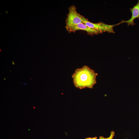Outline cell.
Here are the masks:
<instances>
[{"label": "cell", "instance_id": "5", "mask_svg": "<svg viewBox=\"0 0 139 139\" xmlns=\"http://www.w3.org/2000/svg\"><path fill=\"white\" fill-rule=\"evenodd\" d=\"M130 10L132 13V16L130 19L128 20L125 21L122 20L121 23H127L128 26L131 25L133 26L135 24L134 21L135 19H139V0H138L137 4L133 6L132 8H130Z\"/></svg>", "mask_w": 139, "mask_h": 139}, {"label": "cell", "instance_id": "1", "mask_svg": "<svg viewBox=\"0 0 139 139\" xmlns=\"http://www.w3.org/2000/svg\"><path fill=\"white\" fill-rule=\"evenodd\" d=\"M98 74L85 65L82 68L76 69L72 76L75 86L80 89L86 88L92 89L97 83Z\"/></svg>", "mask_w": 139, "mask_h": 139}, {"label": "cell", "instance_id": "7", "mask_svg": "<svg viewBox=\"0 0 139 139\" xmlns=\"http://www.w3.org/2000/svg\"><path fill=\"white\" fill-rule=\"evenodd\" d=\"M12 64H13V65H14L15 64L14 63V62L12 61Z\"/></svg>", "mask_w": 139, "mask_h": 139}, {"label": "cell", "instance_id": "2", "mask_svg": "<svg viewBox=\"0 0 139 139\" xmlns=\"http://www.w3.org/2000/svg\"><path fill=\"white\" fill-rule=\"evenodd\" d=\"M76 6L72 5L68 8L69 12L66 20L65 28L66 30L79 24L83 23L82 15L77 11Z\"/></svg>", "mask_w": 139, "mask_h": 139}, {"label": "cell", "instance_id": "8", "mask_svg": "<svg viewBox=\"0 0 139 139\" xmlns=\"http://www.w3.org/2000/svg\"><path fill=\"white\" fill-rule=\"evenodd\" d=\"M4 80H6V79L5 78H4Z\"/></svg>", "mask_w": 139, "mask_h": 139}, {"label": "cell", "instance_id": "3", "mask_svg": "<svg viewBox=\"0 0 139 139\" xmlns=\"http://www.w3.org/2000/svg\"><path fill=\"white\" fill-rule=\"evenodd\" d=\"M82 19L83 23L89 27L94 29L99 30L102 32L106 31L109 33H115L113 30L114 27L120 24L121 23L113 25L106 24L102 22L98 23H93L89 21L88 19L82 15Z\"/></svg>", "mask_w": 139, "mask_h": 139}, {"label": "cell", "instance_id": "6", "mask_svg": "<svg viewBox=\"0 0 139 139\" xmlns=\"http://www.w3.org/2000/svg\"><path fill=\"white\" fill-rule=\"evenodd\" d=\"M114 134H111V135L109 137L107 138H104L103 137H101V138L99 139H112L114 136ZM85 139H97V137L93 138L88 137L85 138Z\"/></svg>", "mask_w": 139, "mask_h": 139}, {"label": "cell", "instance_id": "4", "mask_svg": "<svg viewBox=\"0 0 139 139\" xmlns=\"http://www.w3.org/2000/svg\"><path fill=\"white\" fill-rule=\"evenodd\" d=\"M67 30L69 32H75L78 30H83L86 31L88 34L93 36L103 32L101 31L95 29L91 28L86 25L83 23L79 24Z\"/></svg>", "mask_w": 139, "mask_h": 139}]
</instances>
